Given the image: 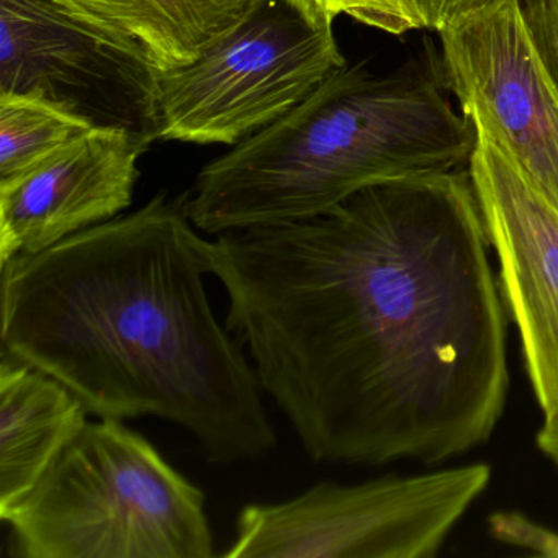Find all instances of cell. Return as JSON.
<instances>
[{"instance_id": "cell-1", "label": "cell", "mask_w": 558, "mask_h": 558, "mask_svg": "<svg viewBox=\"0 0 558 558\" xmlns=\"http://www.w3.org/2000/svg\"><path fill=\"white\" fill-rule=\"evenodd\" d=\"M469 169L211 241L228 331L313 462H446L509 390L508 312Z\"/></svg>"}, {"instance_id": "cell-2", "label": "cell", "mask_w": 558, "mask_h": 558, "mask_svg": "<svg viewBox=\"0 0 558 558\" xmlns=\"http://www.w3.org/2000/svg\"><path fill=\"white\" fill-rule=\"evenodd\" d=\"M184 198L156 195L2 267V348L99 417L187 429L214 463L277 447L256 368L211 310V243Z\"/></svg>"}, {"instance_id": "cell-3", "label": "cell", "mask_w": 558, "mask_h": 558, "mask_svg": "<svg viewBox=\"0 0 558 558\" xmlns=\"http://www.w3.org/2000/svg\"><path fill=\"white\" fill-rule=\"evenodd\" d=\"M475 143L433 48L388 73L345 63L205 166L185 210L208 234L310 220L372 185L465 168Z\"/></svg>"}, {"instance_id": "cell-4", "label": "cell", "mask_w": 558, "mask_h": 558, "mask_svg": "<svg viewBox=\"0 0 558 558\" xmlns=\"http://www.w3.org/2000/svg\"><path fill=\"white\" fill-rule=\"evenodd\" d=\"M21 558H211L205 495L122 420L100 417L2 515Z\"/></svg>"}, {"instance_id": "cell-5", "label": "cell", "mask_w": 558, "mask_h": 558, "mask_svg": "<svg viewBox=\"0 0 558 558\" xmlns=\"http://www.w3.org/2000/svg\"><path fill=\"white\" fill-rule=\"evenodd\" d=\"M318 0L260 4L197 61L161 73L159 140L236 146L272 125L348 61Z\"/></svg>"}, {"instance_id": "cell-6", "label": "cell", "mask_w": 558, "mask_h": 558, "mask_svg": "<svg viewBox=\"0 0 558 558\" xmlns=\"http://www.w3.org/2000/svg\"><path fill=\"white\" fill-rule=\"evenodd\" d=\"M488 463L322 482L295 498L247 505L228 558H433L488 488Z\"/></svg>"}, {"instance_id": "cell-7", "label": "cell", "mask_w": 558, "mask_h": 558, "mask_svg": "<svg viewBox=\"0 0 558 558\" xmlns=\"http://www.w3.org/2000/svg\"><path fill=\"white\" fill-rule=\"evenodd\" d=\"M161 71L135 41L68 0H0V94L40 97L151 146L159 140Z\"/></svg>"}, {"instance_id": "cell-8", "label": "cell", "mask_w": 558, "mask_h": 558, "mask_svg": "<svg viewBox=\"0 0 558 558\" xmlns=\"http://www.w3.org/2000/svg\"><path fill=\"white\" fill-rule=\"evenodd\" d=\"M447 89L460 112L506 146L558 210V87L518 0H499L439 32Z\"/></svg>"}, {"instance_id": "cell-9", "label": "cell", "mask_w": 558, "mask_h": 558, "mask_svg": "<svg viewBox=\"0 0 558 558\" xmlns=\"http://www.w3.org/2000/svg\"><path fill=\"white\" fill-rule=\"evenodd\" d=\"M469 169L498 287L542 413L558 408V210L501 142L475 126Z\"/></svg>"}, {"instance_id": "cell-10", "label": "cell", "mask_w": 558, "mask_h": 558, "mask_svg": "<svg viewBox=\"0 0 558 558\" xmlns=\"http://www.w3.org/2000/svg\"><path fill=\"white\" fill-rule=\"evenodd\" d=\"M149 146L120 129H93L19 181L0 187V266L119 217L132 205Z\"/></svg>"}, {"instance_id": "cell-11", "label": "cell", "mask_w": 558, "mask_h": 558, "mask_svg": "<svg viewBox=\"0 0 558 558\" xmlns=\"http://www.w3.org/2000/svg\"><path fill=\"white\" fill-rule=\"evenodd\" d=\"M84 401L57 378L4 355L0 367V518L40 482L87 424Z\"/></svg>"}, {"instance_id": "cell-12", "label": "cell", "mask_w": 558, "mask_h": 558, "mask_svg": "<svg viewBox=\"0 0 558 558\" xmlns=\"http://www.w3.org/2000/svg\"><path fill=\"white\" fill-rule=\"evenodd\" d=\"M81 14L145 50L161 73L189 66L260 0H68Z\"/></svg>"}, {"instance_id": "cell-13", "label": "cell", "mask_w": 558, "mask_h": 558, "mask_svg": "<svg viewBox=\"0 0 558 558\" xmlns=\"http://www.w3.org/2000/svg\"><path fill=\"white\" fill-rule=\"evenodd\" d=\"M93 126L57 104L0 94V187L44 165Z\"/></svg>"}, {"instance_id": "cell-14", "label": "cell", "mask_w": 558, "mask_h": 558, "mask_svg": "<svg viewBox=\"0 0 558 558\" xmlns=\"http://www.w3.org/2000/svg\"><path fill=\"white\" fill-rule=\"evenodd\" d=\"M335 17L344 14L390 35L434 31L499 0H318Z\"/></svg>"}, {"instance_id": "cell-15", "label": "cell", "mask_w": 558, "mask_h": 558, "mask_svg": "<svg viewBox=\"0 0 558 558\" xmlns=\"http://www.w3.org/2000/svg\"><path fill=\"white\" fill-rule=\"evenodd\" d=\"M489 534L502 544L558 558V532L518 511H496L488 518Z\"/></svg>"}, {"instance_id": "cell-16", "label": "cell", "mask_w": 558, "mask_h": 558, "mask_svg": "<svg viewBox=\"0 0 558 558\" xmlns=\"http://www.w3.org/2000/svg\"><path fill=\"white\" fill-rule=\"evenodd\" d=\"M532 44L558 87V0H518Z\"/></svg>"}, {"instance_id": "cell-17", "label": "cell", "mask_w": 558, "mask_h": 558, "mask_svg": "<svg viewBox=\"0 0 558 558\" xmlns=\"http://www.w3.org/2000/svg\"><path fill=\"white\" fill-rule=\"evenodd\" d=\"M541 452L558 469V408L544 413V423L535 436Z\"/></svg>"}]
</instances>
